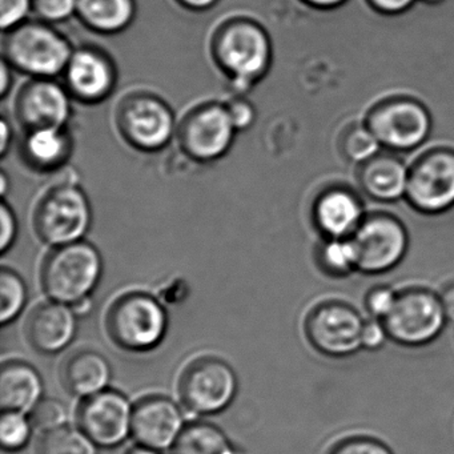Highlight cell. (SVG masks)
<instances>
[{
  "instance_id": "1",
  "label": "cell",
  "mask_w": 454,
  "mask_h": 454,
  "mask_svg": "<svg viewBox=\"0 0 454 454\" xmlns=\"http://www.w3.org/2000/svg\"><path fill=\"white\" fill-rule=\"evenodd\" d=\"M103 262L99 252L84 241L57 247L42 270L46 294L62 304H75L89 297L99 283Z\"/></svg>"
},
{
  "instance_id": "2",
  "label": "cell",
  "mask_w": 454,
  "mask_h": 454,
  "mask_svg": "<svg viewBox=\"0 0 454 454\" xmlns=\"http://www.w3.org/2000/svg\"><path fill=\"white\" fill-rule=\"evenodd\" d=\"M214 57L239 83H251L267 73L272 47L262 26L248 20H231L216 31Z\"/></svg>"
},
{
  "instance_id": "3",
  "label": "cell",
  "mask_w": 454,
  "mask_h": 454,
  "mask_svg": "<svg viewBox=\"0 0 454 454\" xmlns=\"http://www.w3.org/2000/svg\"><path fill=\"white\" fill-rule=\"evenodd\" d=\"M364 123L381 148L395 153L421 147L433 129L429 110L409 97H392L376 103L366 114Z\"/></svg>"
},
{
  "instance_id": "4",
  "label": "cell",
  "mask_w": 454,
  "mask_h": 454,
  "mask_svg": "<svg viewBox=\"0 0 454 454\" xmlns=\"http://www.w3.org/2000/svg\"><path fill=\"white\" fill-rule=\"evenodd\" d=\"M4 52L7 63L38 78H51L62 73L73 57L65 36L39 22L22 23L12 28L4 39Z\"/></svg>"
},
{
  "instance_id": "5",
  "label": "cell",
  "mask_w": 454,
  "mask_h": 454,
  "mask_svg": "<svg viewBox=\"0 0 454 454\" xmlns=\"http://www.w3.org/2000/svg\"><path fill=\"white\" fill-rule=\"evenodd\" d=\"M382 321L390 341L405 348L432 344L449 323L440 294L427 288L398 292L392 312Z\"/></svg>"
},
{
  "instance_id": "6",
  "label": "cell",
  "mask_w": 454,
  "mask_h": 454,
  "mask_svg": "<svg viewBox=\"0 0 454 454\" xmlns=\"http://www.w3.org/2000/svg\"><path fill=\"white\" fill-rule=\"evenodd\" d=\"M349 239L356 252L357 272L364 275L390 272L408 254V230L398 217L387 212L366 214Z\"/></svg>"
},
{
  "instance_id": "7",
  "label": "cell",
  "mask_w": 454,
  "mask_h": 454,
  "mask_svg": "<svg viewBox=\"0 0 454 454\" xmlns=\"http://www.w3.org/2000/svg\"><path fill=\"white\" fill-rule=\"evenodd\" d=\"M91 224V207L76 185L62 184L44 193L34 212V228L44 243L66 246L86 235Z\"/></svg>"
},
{
  "instance_id": "8",
  "label": "cell",
  "mask_w": 454,
  "mask_h": 454,
  "mask_svg": "<svg viewBox=\"0 0 454 454\" xmlns=\"http://www.w3.org/2000/svg\"><path fill=\"white\" fill-rule=\"evenodd\" d=\"M168 325L163 305L147 294H129L111 307L107 317L110 336L129 350H150L163 340Z\"/></svg>"
},
{
  "instance_id": "9",
  "label": "cell",
  "mask_w": 454,
  "mask_h": 454,
  "mask_svg": "<svg viewBox=\"0 0 454 454\" xmlns=\"http://www.w3.org/2000/svg\"><path fill=\"white\" fill-rule=\"evenodd\" d=\"M406 201L419 214L441 215L454 208V150L432 148L409 167Z\"/></svg>"
},
{
  "instance_id": "10",
  "label": "cell",
  "mask_w": 454,
  "mask_h": 454,
  "mask_svg": "<svg viewBox=\"0 0 454 454\" xmlns=\"http://www.w3.org/2000/svg\"><path fill=\"white\" fill-rule=\"evenodd\" d=\"M365 318L352 305L337 300L316 305L305 320V334L309 344L321 355L347 358L363 349Z\"/></svg>"
},
{
  "instance_id": "11",
  "label": "cell",
  "mask_w": 454,
  "mask_h": 454,
  "mask_svg": "<svg viewBox=\"0 0 454 454\" xmlns=\"http://www.w3.org/2000/svg\"><path fill=\"white\" fill-rule=\"evenodd\" d=\"M238 392V377L225 361L199 358L188 365L180 379V397L190 411L199 414L224 411Z\"/></svg>"
},
{
  "instance_id": "12",
  "label": "cell",
  "mask_w": 454,
  "mask_h": 454,
  "mask_svg": "<svg viewBox=\"0 0 454 454\" xmlns=\"http://www.w3.org/2000/svg\"><path fill=\"white\" fill-rule=\"evenodd\" d=\"M118 126L135 147L160 150L174 135V114L163 100L153 95L134 94L126 98L119 107Z\"/></svg>"
},
{
  "instance_id": "13",
  "label": "cell",
  "mask_w": 454,
  "mask_h": 454,
  "mask_svg": "<svg viewBox=\"0 0 454 454\" xmlns=\"http://www.w3.org/2000/svg\"><path fill=\"white\" fill-rule=\"evenodd\" d=\"M235 129L227 107L201 106L185 116L180 129V145L196 160H214L227 153Z\"/></svg>"
},
{
  "instance_id": "14",
  "label": "cell",
  "mask_w": 454,
  "mask_h": 454,
  "mask_svg": "<svg viewBox=\"0 0 454 454\" xmlns=\"http://www.w3.org/2000/svg\"><path fill=\"white\" fill-rule=\"evenodd\" d=\"M134 408L126 395L103 390L87 398L79 408V425L102 448H115L132 433Z\"/></svg>"
},
{
  "instance_id": "15",
  "label": "cell",
  "mask_w": 454,
  "mask_h": 454,
  "mask_svg": "<svg viewBox=\"0 0 454 454\" xmlns=\"http://www.w3.org/2000/svg\"><path fill=\"white\" fill-rule=\"evenodd\" d=\"M15 114L28 131L63 129L70 116V100L59 84L39 78L20 90L15 102Z\"/></svg>"
},
{
  "instance_id": "16",
  "label": "cell",
  "mask_w": 454,
  "mask_h": 454,
  "mask_svg": "<svg viewBox=\"0 0 454 454\" xmlns=\"http://www.w3.org/2000/svg\"><path fill=\"white\" fill-rule=\"evenodd\" d=\"M184 427L182 411L169 398L153 395L134 408L132 434L142 445L156 450L171 448Z\"/></svg>"
},
{
  "instance_id": "17",
  "label": "cell",
  "mask_w": 454,
  "mask_h": 454,
  "mask_svg": "<svg viewBox=\"0 0 454 454\" xmlns=\"http://www.w3.org/2000/svg\"><path fill=\"white\" fill-rule=\"evenodd\" d=\"M365 216L360 196L345 185H331L313 201V223L324 238L349 239Z\"/></svg>"
},
{
  "instance_id": "18",
  "label": "cell",
  "mask_w": 454,
  "mask_h": 454,
  "mask_svg": "<svg viewBox=\"0 0 454 454\" xmlns=\"http://www.w3.org/2000/svg\"><path fill=\"white\" fill-rule=\"evenodd\" d=\"M408 179V164L392 151H380L357 169L361 191L379 203H395L405 199Z\"/></svg>"
},
{
  "instance_id": "19",
  "label": "cell",
  "mask_w": 454,
  "mask_h": 454,
  "mask_svg": "<svg viewBox=\"0 0 454 454\" xmlns=\"http://www.w3.org/2000/svg\"><path fill=\"white\" fill-rule=\"evenodd\" d=\"M65 73L68 89L83 102L105 99L115 84L113 63L97 50L81 49L73 52Z\"/></svg>"
},
{
  "instance_id": "20",
  "label": "cell",
  "mask_w": 454,
  "mask_h": 454,
  "mask_svg": "<svg viewBox=\"0 0 454 454\" xmlns=\"http://www.w3.org/2000/svg\"><path fill=\"white\" fill-rule=\"evenodd\" d=\"M76 317L78 316L67 304L46 302L39 305L26 324L28 341L39 352H60L75 337Z\"/></svg>"
},
{
  "instance_id": "21",
  "label": "cell",
  "mask_w": 454,
  "mask_h": 454,
  "mask_svg": "<svg viewBox=\"0 0 454 454\" xmlns=\"http://www.w3.org/2000/svg\"><path fill=\"white\" fill-rule=\"evenodd\" d=\"M43 381L38 372L25 363H7L0 373V405L4 411H33L42 401Z\"/></svg>"
},
{
  "instance_id": "22",
  "label": "cell",
  "mask_w": 454,
  "mask_h": 454,
  "mask_svg": "<svg viewBox=\"0 0 454 454\" xmlns=\"http://www.w3.org/2000/svg\"><path fill=\"white\" fill-rule=\"evenodd\" d=\"M113 371L105 356L94 350H79L66 361L62 369L63 384L79 397H91L110 384Z\"/></svg>"
},
{
  "instance_id": "23",
  "label": "cell",
  "mask_w": 454,
  "mask_h": 454,
  "mask_svg": "<svg viewBox=\"0 0 454 454\" xmlns=\"http://www.w3.org/2000/svg\"><path fill=\"white\" fill-rule=\"evenodd\" d=\"M137 14L135 0H78L76 15L87 27L114 34L131 25Z\"/></svg>"
},
{
  "instance_id": "24",
  "label": "cell",
  "mask_w": 454,
  "mask_h": 454,
  "mask_svg": "<svg viewBox=\"0 0 454 454\" xmlns=\"http://www.w3.org/2000/svg\"><path fill=\"white\" fill-rule=\"evenodd\" d=\"M70 142L62 129H41L28 132L23 145L26 160L39 169H54L65 163Z\"/></svg>"
},
{
  "instance_id": "25",
  "label": "cell",
  "mask_w": 454,
  "mask_h": 454,
  "mask_svg": "<svg viewBox=\"0 0 454 454\" xmlns=\"http://www.w3.org/2000/svg\"><path fill=\"white\" fill-rule=\"evenodd\" d=\"M174 454H235L224 432L206 422L187 425L174 445Z\"/></svg>"
},
{
  "instance_id": "26",
  "label": "cell",
  "mask_w": 454,
  "mask_h": 454,
  "mask_svg": "<svg viewBox=\"0 0 454 454\" xmlns=\"http://www.w3.org/2000/svg\"><path fill=\"white\" fill-rule=\"evenodd\" d=\"M316 262L321 272L329 278H342L357 272L350 239L324 238L316 249Z\"/></svg>"
},
{
  "instance_id": "27",
  "label": "cell",
  "mask_w": 454,
  "mask_h": 454,
  "mask_svg": "<svg viewBox=\"0 0 454 454\" xmlns=\"http://www.w3.org/2000/svg\"><path fill=\"white\" fill-rule=\"evenodd\" d=\"M339 151L350 164L365 163L381 151V145L365 123H350L339 137Z\"/></svg>"
},
{
  "instance_id": "28",
  "label": "cell",
  "mask_w": 454,
  "mask_h": 454,
  "mask_svg": "<svg viewBox=\"0 0 454 454\" xmlns=\"http://www.w3.org/2000/svg\"><path fill=\"white\" fill-rule=\"evenodd\" d=\"M39 454H99L98 445L87 433L76 427H62L46 432L39 443Z\"/></svg>"
},
{
  "instance_id": "29",
  "label": "cell",
  "mask_w": 454,
  "mask_h": 454,
  "mask_svg": "<svg viewBox=\"0 0 454 454\" xmlns=\"http://www.w3.org/2000/svg\"><path fill=\"white\" fill-rule=\"evenodd\" d=\"M27 301L25 281L14 270H2L0 273V320L2 324L15 320Z\"/></svg>"
},
{
  "instance_id": "30",
  "label": "cell",
  "mask_w": 454,
  "mask_h": 454,
  "mask_svg": "<svg viewBox=\"0 0 454 454\" xmlns=\"http://www.w3.org/2000/svg\"><path fill=\"white\" fill-rule=\"evenodd\" d=\"M31 437V422L25 413L4 411L0 419V443L4 450L15 451L25 448Z\"/></svg>"
},
{
  "instance_id": "31",
  "label": "cell",
  "mask_w": 454,
  "mask_h": 454,
  "mask_svg": "<svg viewBox=\"0 0 454 454\" xmlns=\"http://www.w3.org/2000/svg\"><path fill=\"white\" fill-rule=\"evenodd\" d=\"M31 419L39 430L51 432L65 427L67 421V411L60 401L47 398V400H42L31 411Z\"/></svg>"
},
{
  "instance_id": "32",
  "label": "cell",
  "mask_w": 454,
  "mask_h": 454,
  "mask_svg": "<svg viewBox=\"0 0 454 454\" xmlns=\"http://www.w3.org/2000/svg\"><path fill=\"white\" fill-rule=\"evenodd\" d=\"M398 292L387 286H379L372 288L366 294L364 304L369 317L385 320L392 312L397 300Z\"/></svg>"
},
{
  "instance_id": "33",
  "label": "cell",
  "mask_w": 454,
  "mask_h": 454,
  "mask_svg": "<svg viewBox=\"0 0 454 454\" xmlns=\"http://www.w3.org/2000/svg\"><path fill=\"white\" fill-rule=\"evenodd\" d=\"M329 454H393V451L377 438L356 435L340 441Z\"/></svg>"
},
{
  "instance_id": "34",
  "label": "cell",
  "mask_w": 454,
  "mask_h": 454,
  "mask_svg": "<svg viewBox=\"0 0 454 454\" xmlns=\"http://www.w3.org/2000/svg\"><path fill=\"white\" fill-rule=\"evenodd\" d=\"M78 0H33V12L46 22H62L76 14Z\"/></svg>"
},
{
  "instance_id": "35",
  "label": "cell",
  "mask_w": 454,
  "mask_h": 454,
  "mask_svg": "<svg viewBox=\"0 0 454 454\" xmlns=\"http://www.w3.org/2000/svg\"><path fill=\"white\" fill-rule=\"evenodd\" d=\"M0 17L2 28L12 30L22 25L28 12L33 10V0H0Z\"/></svg>"
},
{
  "instance_id": "36",
  "label": "cell",
  "mask_w": 454,
  "mask_h": 454,
  "mask_svg": "<svg viewBox=\"0 0 454 454\" xmlns=\"http://www.w3.org/2000/svg\"><path fill=\"white\" fill-rule=\"evenodd\" d=\"M389 340L384 321L379 318H365L364 323L363 336H361V344L363 349L379 350L384 347L385 342Z\"/></svg>"
},
{
  "instance_id": "37",
  "label": "cell",
  "mask_w": 454,
  "mask_h": 454,
  "mask_svg": "<svg viewBox=\"0 0 454 454\" xmlns=\"http://www.w3.org/2000/svg\"><path fill=\"white\" fill-rule=\"evenodd\" d=\"M0 227H2L0 248H2V252H6L14 243L15 238H17L18 227L14 212L4 203L2 206V209H0Z\"/></svg>"
},
{
  "instance_id": "38",
  "label": "cell",
  "mask_w": 454,
  "mask_h": 454,
  "mask_svg": "<svg viewBox=\"0 0 454 454\" xmlns=\"http://www.w3.org/2000/svg\"><path fill=\"white\" fill-rule=\"evenodd\" d=\"M417 0H366V4L379 14L395 17L409 12Z\"/></svg>"
},
{
  "instance_id": "39",
  "label": "cell",
  "mask_w": 454,
  "mask_h": 454,
  "mask_svg": "<svg viewBox=\"0 0 454 454\" xmlns=\"http://www.w3.org/2000/svg\"><path fill=\"white\" fill-rule=\"evenodd\" d=\"M228 113H230L231 119L236 129H244L251 126L254 119V110L251 106L246 102H233L232 105L228 106Z\"/></svg>"
},
{
  "instance_id": "40",
  "label": "cell",
  "mask_w": 454,
  "mask_h": 454,
  "mask_svg": "<svg viewBox=\"0 0 454 454\" xmlns=\"http://www.w3.org/2000/svg\"><path fill=\"white\" fill-rule=\"evenodd\" d=\"M440 300L449 323H454V284H450L441 292Z\"/></svg>"
},
{
  "instance_id": "41",
  "label": "cell",
  "mask_w": 454,
  "mask_h": 454,
  "mask_svg": "<svg viewBox=\"0 0 454 454\" xmlns=\"http://www.w3.org/2000/svg\"><path fill=\"white\" fill-rule=\"evenodd\" d=\"M180 6L185 7L193 12H204V10L211 9L219 0H176Z\"/></svg>"
},
{
  "instance_id": "42",
  "label": "cell",
  "mask_w": 454,
  "mask_h": 454,
  "mask_svg": "<svg viewBox=\"0 0 454 454\" xmlns=\"http://www.w3.org/2000/svg\"><path fill=\"white\" fill-rule=\"evenodd\" d=\"M302 4L317 10H334L347 4L348 0H301Z\"/></svg>"
},
{
  "instance_id": "43",
  "label": "cell",
  "mask_w": 454,
  "mask_h": 454,
  "mask_svg": "<svg viewBox=\"0 0 454 454\" xmlns=\"http://www.w3.org/2000/svg\"><path fill=\"white\" fill-rule=\"evenodd\" d=\"M10 86H12L10 67L7 65V60H2V65H0V94H2V97L9 92Z\"/></svg>"
},
{
  "instance_id": "44",
  "label": "cell",
  "mask_w": 454,
  "mask_h": 454,
  "mask_svg": "<svg viewBox=\"0 0 454 454\" xmlns=\"http://www.w3.org/2000/svg\"><path fill=\"white\" fill-rule=\"evenodd\" d=\"M74 312L76 316H86L91 312L92 302L90 297H84V299L79 300L75 304H73Z\"/></svg>"
},
{
  "instance_id": "45",
  "label": "cell",
  "mask_w": 454,
  "mask_h": 454,
  "mask_svg": "<svg viewBox=\"0 0 454 454\" xmlns=\"http://www.w3.org/2000/svg\"><path fill=\"white\" fill-rule=\"evenodd\" d=\"M10 139H12V129H10L6 119H4L2 121V139H0V151H2L4 156L6 153L7 147H9Z\"/></svg>"
},
{
  "instance_id": "46",
  "label": "cell",
  "mask_w": 454,
  "mask_h": 454,
  "mask_svg": "<svg viewBox=\"0 0 454 454\" xmlns=\"http://www.w3.org/2000/svg\"><path fill=\"white\" fill-rule=\"evenodd\" d=\"M127 454H159V451L156 449L150 448V446L139 445L134 446V448L129 449L127 451Z\"/></svg>"
},
{
  "instance_id": "47",
  "label": "cell",
  "mask_w": 454,
  "mask_h": 454,
  "mask_svg": "<svg viewBox=\"0 0 454 454\" xmlns=\"http://www.w3.org/2000/svg\"><path fill=\"white\" fill-rule=\"evenodd\" d=\"M424 4H430V6H437V4H443L445 0H422Z\"/></svg>"
},
{
  "instance_id": "48",
  "label": "cell",
  "mask_w": 454,
  "mask_h": 454,
  "mask_svg": "<svg viewBox=\"0 0 454 454\" xmlns=\"http://www.w3.org/2000/svg\"><path fill=\"white\" fill-rule=\"evenodd\" d=\"M7 190V175L2 174V192H6Z\"/></svg>"
}]
</instances>
